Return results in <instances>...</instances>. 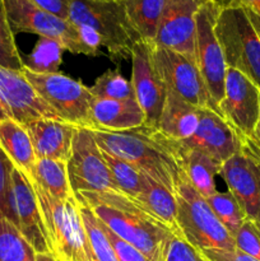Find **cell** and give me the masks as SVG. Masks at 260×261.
Wrapping results in <instances>:
<instances>
[{"label": "cell", "mask_w": 260, "mask_h": 261, "mask_svg": "<svg viewBox=\"0 0 260 261\" xmlns=\"http://www.w3.org/2000/svg\"><path fill=\"white\" fill-rule=\"evenodd\" d=\"M76 200L88 206L116 236L137 247L150 261H165L175 232L140 208L121 193L76 194Z\"/></svg>", "instance_id": "6da1fadb"}, {"label": "cell", "mask_w": 260, "mask_h": 261, "mask_svg": "<svg viewBox=\"0 0 260 261\" xmlns=\"http://www.w3.org/2000/svg\"><path fill=\"white\" fill-rule=\"evenodd\" d=\"M92 133L103 152L132 163L176 195L183 170L172 139L144 125L124 132L92 129Z\"/></svg>", "instance_id": "7a4b0ae2"}, {"label": "cell", "mask_w": 260, "mask_h": 261, "mask_svg": "<svg viewBox=\"0 0 260 261\" xmlns=\"http://www.w3.org/2000/svg\"><path fill=\"white\" fill-rule=\"evenodd\" d=\"M47 231L50 252L58 261H98L84 228L75 196L60 201L32 182Z\"/></svg>", "instance_id": "3957f363"}, {"label": "cell", "mask_w": 260, "mask_h": 261, "mask_svg": "<svg viewBox=\"0 0 260 261\" xmlns=\"http://www.w3.org/2000/svg\"><path fill=\"white\" fill-rule=\"evenodd\" d=\"M69 20L92 28L102 46L115 58L132 59L135 43L143 41L133 27L122 2L69 0Z\"/></svg>", "instance_id": "277c9868"}, {"label": "cell", "mask_w": 260, "mask_h": 261, "mask_svg": "<svg viewBox=\"0 0 260 261\" xmlns=\"http://www.w3.org/2000/svg\"><path fill=\"white\" fill-rule=\"evenodd\" d=\"M177 226L181 237L198 251L206 249L233 250L235 240L218 221L204 196L181 173L176 191Z\"/></svg>", "instance_id": "5b68a950"}, {"label": "cell", "mask_w": 260, "mask_h": 261, "mask_svg": "<svg viewBox=\"0 0 260 261\" xmlns=\"http://www.w3.org/2000/svg\"><path fill=\"white\" fill-rule=\"evenodd\" d=\"M216 35L227 68L239 70L260 91V37L244 8L218 9Z\"/></svg>", "instance_id": "8992f818"}, {"label": "cell", "mask_w": 260, "mask_h": 261, "mask_svg": "<svg viewBox=\"0 0 260 261\" xmlns=\"http://www.w3.org/2000/svg\"><path fill=\"white\" fill-rule=\"evenodd\" d=\"M23 75L38 96L61 120L79 127L93 129L91 101L93 96L81 81L61 73L40 74L23 69Z\"/></svg>", "instance_id": "52a82bcc"}, {"label": "cell", "mask_w": 260, "mask_h": 261, "mask_svg": "<svg viewBox=\"0 0 260 261\" xmlns=\"http://www.w3.org/2000/svg\"><path fill=\"white\" fill-rule=\"evenodd\" d=\"M66 168L73 195L84 191L120 193L105 161L102 149L89 127H75Z\"/></svg>", "instance_id": "ba28073f"}, {"label": "cell", "mask_w": 260, "mask_h": 261, "mask_svg": "<svg viewBox=\"0 0 260 261\" xmlns=\"http://www.w3.org/2000/svg\"><path fill=\"white\" fill-rule=\"evenodd\" d=\"M4 7L14 33H35L40 37L58 41L65 51L89 56L79 37L78 28L69 19L42 9L31 0H4Z\"/></svg>", "instance_id": "9c48e42d"}, {"label": "cell", "mask_w": 260, "mask_h": 261, "mask_svg": "<svg viewBox=\"0 0 260 261\" xmlns=\"http://www.w3.org/2000/svg\"><path fill=\"white\" fill-rule=\"evenodd\" d=\"M218 8L206 0L196 14L195 59L209 97L219 112L218 105L224 96L227 65L223 50L216 35Z\"/></svg>", "instance_id": "30bf717a"}, {"label": "cell", "mask_w": 260, "mask_h": 261, "mask_svg": "<svg viewBox=\"0 0 260 261\" xmlns=\"http://www.w3.org/2000/svg\"><path fill=\"white\" fill-rule=\"evenodd\" d=\"M150 53L153 65L167 91L173 92L198 109L206 107L217 111L194 59L154 43L150 45Z\"/></svg>", "instance_id": "8fae6325"}, {"label": "cell", "mask_w": 260, "mask_h": 261, "mask_svg": "<svg viewBox=\"0 0 260 261\" xmlns=\"http://www.w3.org/2000/svg\"><path fill=\"white\" fill-rule=\"evenodd\" d=\"M241 142V152L222 165L219 175L246 218L255 221L260 212V149L249 138Z\"/></svg>", "instance_id": "7c38bea8"}, {"label": "cell", "mask_w": 260, "mask_h": 261, "mask_svg": "<svg viewBox=\"0 0 260 261\" xmlns=\"http://www.w3.org/2000/svg\"><path fill=\"white\" fill-rule=\"evenodd\" d=\"M8 119L22 125L40 119L61 120L38 96L22 71L0 68V121Z\"/></svg>", "instance_id": "4fadbf2b"}, {"label": "cell", "mask_w": 260, "mask_h": 261, "mask_svg": "<svg viewBox=\"0 0 260 261\" xmlns=\"http://www.w3.org/2000/svg\"><path fill=\"white\" fill-rule=\"evenodd\" d=\"M218 110L241 139L250 138L259 119V88L239 70L227 68L224 96Z\"/></svg>", "instance_id": "5bb4252c"}, {"label": "cell", "mask_w": 260, "mask_h": 261, "mask_svg": "<svg viewBox=\"0 0 260 261\" xmlns=\"http://www.w3.org/2000/svg\"><path fill=\"white\" fill-rule=\"evenodd\" d=\"M10 222L19 229L37 254L50 252L47 231L37 196L27 176L13 167L10 175Z\"/></svg>", "instance_id": "9a60e30c"}, {"label": "cell", "mask_w": 260, "mask_h": 261, "mask_svg": "<svg viewBox=\"0 0 260 261\" xmlns=\"http://www.w3.org/2000/svg\"><path fill=\"white\" fill-rule=\"evenodd\" d=\"M150 42L139 41L132 53V84L135 99L145 115L144 126L157 129L165 106L167 88L158 75L152 61Z\"/></svg>", "instance_id": "2e32d148"}, {"label": "cell", "mask_w": 260, "mask_h": 261, "mask_svg": "<svg viewBox=\"0 0 260 261\" xmlns=\"http://www.w3.org/2000/svg\"><path fill=\"white\" fill-rule=\"evenodd\" d=\"M180 152L200 150L223 165L227 160L241 152L242 142L237 133L217 111L201 109L196 132L185 140H173Z\"/></svg>", "instance_id": "e0dca14e"}, {"label": "cell", "mask_w": 260, "mask_h": 261, "mask_svg": "<svg viewBox=\"0 0 260 261\" xmlns=\"http://www.w3.org/2000/svg\"><path fill=\"white\" fill-rule=\"evenodd\" d=\"M206 0H167L153 43L195 59L196 14Z\"/></svg>", "instance_id": "ac0fdd59"}, {"label": "cell", "mask_w": 260, "mask_h": 261, "mask_svg": "<svg viewBox=\"0 0 260 261\" xmlns=\"http://www.w3.org/2000/svg\"><path fill=\"white\" fill-rule=\"evenodd\" d=\"M24 127L32 142L36 158L68 162L76 126L63 120L40 119Z\"/></svg>", "instance_id": "d6986e66"}, {"label": "cell", "mask_w": 260, "mask_h": 261, "mask_svg": "<svg viewBox=\"0 0 260 261\" xmlns=\"http://www.w3.org/2000/svg\"><path fill=\"white\" fill-rule=\"evenodd\" d=\"M93 129L124 132L143 126L145 115L137 99H110L93 97L91 101Z\"/></svg>", "instance_id": "ffe728a7"}, {"label": "cell", "mask_w": 260, "mask_h": 261, "mask_svg": "<svg viewBox=\"0 0 260 261\" xmlns=\"http://www.w3.org/2000/svg\"><path fill=\"white\" fill-rule=\"evenodd\" d=\"M200 110L173 92L167 91L158 130L172 140H185L196 132Z\"/></svg>", "instance_id": "44dd1931"}, {"label": "cell", "mask_w": 260, "mask_h": 261, "mask_svg": "<svg viewBox=\"0 0 260 261\" xmlns=\"http://www.w3.org/2000/svg\"><path fill=\"white\" fill-rule=\"evenodd\" d=\"M0 149L14 167L31 177L37 158L24 125L10 119L0 121Z\"/></svg>", "instance_id": "7402d4cb"}, {"label": "cell", "mask_w": 260, "mask_h": 261, "mask_svg": "<svg viewBox=\"0 0 260 261\" xmlns=\"http://www.w3.org/2000/svg\"><path fill=\"white\" fill-rule=\"evenodd\" d=\"M134 200L147 213L170 227L175 234L181 236L177 226V200L176 195L162 184L147 175L145 188Z\"/></svg>", "instance_id": "603a6c76"}, {"label": "cell", "mask_w": 260, "mask_h": 261, "mask_svg": "<svg viewBox=\"0 0 260 261\" xmlns=\"http://www.w3.org/2000/svg\"><path fill=\"white\" fill-rule=\"evenodd\" d=\"M181 170L196 191L208 199L217 193L216 176L221 172L222 163L200 150L180 152Z\"/></svg>", "instance_id": "cb8c5ba5"}, {"label": "cell", "mask_w": 260, "mask_h": 261, "mask_svg": "<svg viewBox=\"0 0 260 261\" xmlns=\"http://www.w3.org/2000/svg\"><path fill=\"white\" fill-rule=\"evenodd\" d=\"M28 180L37 184L55 200L65 201L74 196L69 185L66 162L63 161L37 158L32 175Z\"/></svg>", "instance_id": "d4e9b609"}, {"label": "cell", "mask_w": 260, "mask_h": 261, "mask_svg": "<svg viewBox=\"0 0 260 261\" xmlns=\"http://www.w3.org/2000/svg\"><path fill=\"white\" fill-rule=\"evenodd\" d=\"M122 4L140 38L153 43L167 0H122Z\"/></svg>", "instance_id": "484cf974"}, {"label": "cell", "mask_w": 260, "mask_h": 261, "mask_svg": "<svg viewBox=\"0 0 260 261\" xmlns=\"http://www.w3.org/2000/svg\"><path fill=\"white\" fill-rule=\"evenodd\" d=\"M103 158L109 166L111 175L119 188L120 193L127 198L135 199L145 188L147 175L143 173L138 167L126 161L117 158L110 153L103 152Z\"/></svg>", "instance_id": "4316f807"}, {"label": "cell", "mask_w": 260, "mask_h": 261, "mask_svg": "<svg viewBox=\"0 0 260 261\" xmlns=\"http://www.w3.org/2000/svg\"><path fill=\"white\" fill-rule=\"evenodd\" d=\"M36 254L9 219H0V261H36Z\"/></svg>", "instance_id": "83f0119b"}, {"label": "cell", "mask_w": 260, "mask_h": 261, "mask_svg": "<svg viewBox=\"0 0 260 261\" xmlns=\"http://www.w3.org/2000/svg\"><path fill=\"white\" fill-rule=\"evenodd\" d=\"M64 51L65 48L58 41L40 37L32 53L23 60V65L33 73H59Z\"/></svg>", "instance_id": "f1b7e54d"}, {"label": "cell", "mask_w": 260, "mask_h": 261, "mask_svg": "<svg viewBox=\"0 0 260 261\" xmlns=\"http://www.w3.org/2000/svg\"><path fill=\"white\" fill-rule=\"evenodd\" d=\"M206 200H208V204L211 205L212 211L214 212L218 221L223 224L224 228L233 237L240 229V227L246 221V216L242 212L240 204L237 203L236 198L229 191H226V193L217 191L214 195L209 196Z\"/></svg>", "instance_id": "f546056e"}, {"label": "cell", "mask_w": 260, "mask_h": 261, "mask_svg": "<svg viewBox=\"0 0 260 261\" xmlns=\"http://www.w3.org/2000/svg\"><path fill=\"white\" fill-rule=\"evenodd\" d=\"M79 203V201H78ZM81 208V216L83 219L84 228H86L87 236H88L89 244L92 250L96 255L98 261H119L111 242L109 241L102 227L101 221L96 217V214L91 211L87 205L79 203Z\"/></svg>", "instance_id": "4dcf8cb0"}, {"label": "cell", "mask_w": 260, "mask_h": 261, "mask_svg": "<svg viewBox=\"0 0 260 261\" xmlns=\"http://www.w3.org/2000/svg\"><path fill=\"white\" fill-rule=\"evenodd\" d=\"M93 97L110 99H135V92L132 81H127L119 69L105 71L96 79L94 84L89 87Z\"/></svg>", "instance_id": "1f68e13d"}, {"label": "cell", "mask_w": 260, "mask_h": 261, "mask_svg": "<svg viewBox=\"0 0 260 261\" xmlns=\"http://www.w3.org/2000/svg\"><path fill=\"white\" fill-rule=\"evenodd\" d=\"M0 68L22 71L24 69L23 59L14 40V32L8 20L4 0H0Z\"/></svg>", "instance_id": "d6a6232c"}, {"label": "cell", "mask_w": 260, "mask_h": 261, "mask_svg": "<svg viewBox=\"0 0 260 261\" xmlns=\"http://www.w3.org/2000/svg\"><path fill=\"white\" fill-rule=\"evenodd\" d=\"M233 240L236 249L260 261V233L254 221L246 218L233 236Z\"/></svg>", "instance_id": "836d02e7"}, {"label": "cell", "mask_w": 260, "mask_h": 261, "mask_svg": "<svg viewBox=\"0 0 260 261\" xmlns=\"http://www.w3.org/2000/svg\"><path fill=\"white\" fill-rule=\"evenodd\" d=\"M13 163L0 149V219H10V175Z\"/></svg>", "instance_id": "e575fe53"}, {"label": "cell", "mask_w": 260, "mask_h": 261, "mask_svg": "<svg viewBox=\"0 0 260 261\" xmlns=\"http://www.w3.org/2000/svg\"><path fill=\"white\" fill-rule=\"evenodd\" d=\"M165 261H206L203 255L194 249L181 236H175L168 245Z\"/></svg>", "instance_id": "d590c367"}, {"label": "cell", "mask_w": 260, "mask_h": 261, "mask_svg": "<svg viewBox=\"0 0 260 261\" xmlns=\"http://www.w3.org/2000/svg\"><path fill=\"white\" fill-rule=\"evenodd\" d=\"M99 221H101V219H99ZM101 224L102 227H103L105 232H106L107 239H109L112 247H114L115 254H116L119 261H150L143 252H140L137 247L127 244L126 241H124V240L120 239L119 236H116L109 227L105 226V223L102 221Z\"/></svg>", "instance_id": "8d00e7d4"}, {"label": "cell", "mask_w": 260, "mask_h": 261, "mask_svg": "<svg viewBox=\"0 0 260 261\" xmlns=\"http://www.w3.org/2000/svg\"><path fill=\"white\" fill-rule=\"evenodd\" d=\"M200 252L206 261H257L250 255L240 251L239 249L221 250V249H206Z\"/></svg>", "instance_id": "74e56055"}, {"label": "cell", "mask_w": 260, "mask_h": 261, "mask_svg": "<svg viewBox=\"0 0 260 261\" xmlns=\"http://www.w3.org/2000/svg\"><path fill=\"white\" fill-rule=\"evenodd\" d=\"M42 9L59 15L63 19H69V0H31Z\"/></svg>", "instance_id": "f35d334b"}, {"label": "cell", "mask_w": 260, "mask_h": 261, "mask_svg": "<svg viewBox=\"0 0 260 261\" xmlns=\"http://www.w3.org/2000/svg\"><path fill=\"white\" fill-rule=\"evenodd\" d=\"M218 9H228V8H244V9L254 10L260 15V0H211Z\"/></svg>", "instance_id": "ab89813d"}, {"label": "cell", "mask_w": 260, "mask_h": 261, "mask_svg": "<svg viewBox=\"0 0 260 261\" xmlns=\"http://www.w3.org/2000/svg\"><path fill=\"white\" fill-rule=\"evenodd\" d=\"M245 10H246L247 17H249V19L251 20L252 25H254V28L256 30L257 35H259L260 37V15L257 14V13H255L254 10H250V9H245Z\"/></svg>", "instance_id": "60d3db41"}, {"label": "cell", "mask_w": 260, "mask_h": 261, "mask_svg": "<svg viewBox=\"0 0 260 261\" xmlns=\"http://www.w3.org/2000/svg\"><path fill=\"white\" fill-rule=\"evenodd\" d=\"M249 139H251L252 143H254V144L260 149V110H259V119H257L256 126H255L254 133H252V135L249 138Z\"/></svg>", "instance_id": "b9f144b4"}, {"label": "cell", "mask_w": 260, "mask_h": 261, "mask_svg": "<svg viewBox=\"0 0 260 261\" xmlns=\"http://www.w3.org/2000/svg\"><path fill=\"white\" fill-rule=\"evenodd\" d=\"M36 261H58L51 252H40L36 254Z\"/></svg>", "instance_id": "7bdbcfd3"}, {"label": "cell", "mask_w": 260, "mask_h": 261, "mask_svg": "<svg viewBox=\"0 0 260 261\" xmlns=\"http://www.w3.org/2000/svg\"><path fill=\"white\" fill-rule=\"evenodd\" d=\"M93 2H122V0H93Z\"/></svg>", "instance_id": "ee69618b"}]
</instances>
